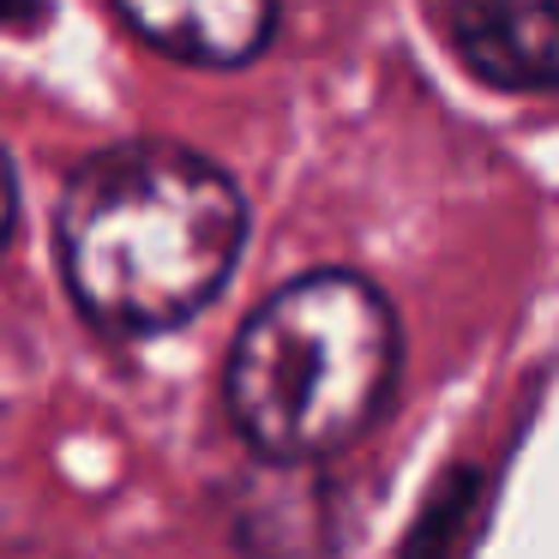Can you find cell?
I'll return each mask as SVG.
<instances>
[{
    "label": "cell",
    "mask_w": 559,
    "mask_h": 559,
    "mask_svg": "<svg viewBox=\"0 0 559 559\" xmlns=\"http://www.w3.org/2000/svg\"><path fill=\"white\" fill-rule=\"evenodd\" d=\"M55 235L79 313L115 337H151L217 301L241 259L247 205L211 157L133 139L79 163Z\"/></svg>",
    "instance_id": "obj_1"
},
{
    "label": "cell",
    "mask_w": 559,
    "mask_h": 559,
    "mask_svg": "<svg viewBox=\"0 0 559 559\" xmlns=\"http://www.w3.org/2000/svg\"><path fill=\"white\" fill-rule=\"evenodd\" d=\"M397 355V313L373 283L355 271H307L253 307L223 397L259 457L307 469L379 421Z\"/></svg>",
    "instance_id": "obj_2"
},
{
    "label": "cell",
    "mask_w": 559,
    "mask_h": 559,
    "mask_svg": "<svg viewBox=\"0 0 559 559\" xmlns=\"http://www.w3.org/2000/svg\"><path fill=\"white\" fill-rule=\"evenodd\" d=\"M451 49L493 91H547L559 79V19L547 7H457Z\"/></svg>",
    "instance_id": "obj_3"
},
{
    "label": "cell",
    "mask_w": 559,
    "mask_h": 559,
    "mask_svg": "<svg viewBox=\"0 0 559 559\" xmlns=\"http://www.w3.org/2000/svg\"><path fill=\"white\" fill-rule=\"evenodd\" d=\"M121 25L139 31L151 49L175 55V61H193V67H247L277 37V13L271 7H247V0H223V7H199V0L121 7Z\"/></svg>",
    "instance_id": "obj_4"
},
{
    "label": "cell",
    "mask_w": 559,
    "mask_h": 559,
    "mask_svg": "<svg viewBox=\"0 0 559 559\" xmlns=\"http://www.w3.org/2000/svg\"><path fill=\"white\" fill-rule=\"evenodd\" d=\"M13 211H19V187H13V163H7V151H0V247H7V235H13Z\"/></svg>",
    "instance_id": "obj_5"
}]
</instances>
